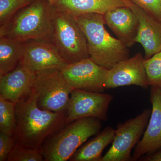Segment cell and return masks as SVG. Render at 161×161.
Listing matches in <instances>:
<instances>
[{
  "mask_svg": "<svg viewBox=\"0 0 161 161\" xmlns=\"http://www.w3.org/2000/svg\"><path fill=\"white\" fill-rule=\"evenodd\" d=\"M16 103L0 97V132L14 136L16 126Z\"/></svg>",
  "mask_w": 161,
  "mask_h": 161,
  "instance_id": "cell-19",
  "label": "cell"
},
{
  "mask_svg": "<svg viewBox=\"0 0 161 161\" xmlns=\"http://www.w3.org/2000/svg\"><path fill=\"white\" fill-rule=\"evenodd\" d=\"M31 1H34V0H31ZM47 1H48L50 3H52L53 2L55 1V0H47Z\"/></svg>",
  "mask_w": 161,
  "mask_h": 161,
  "instance_id": "cell-26",
  "label": "cell"
},
{
  "mask_svg": "<svg viewBox=\"0 0 161 161\" xmlns=\"http://www.w3.org/2000/svg\"><path fill=\"white\" fill-rule=\"evenodd\" d=\"M101 121L94 117H86L67 124L42 144L40 150L44 161L69 160L81 145L100 132Z\"/></svg>",
  "mask_w": 161,
  "mask_h": 161,
  "instance_id": "cell-4",
  "label": "cell"
},
{
  "mask_svg": "<svg viewBox=\"0 0 161 161\" xmlns=\"http://www.w3.org/2000/svg\"><path fill=\"white\" fill-rule=\"evenodd\" d=\"M151 113V109H145L134 118L119 123L112 146L100 161H132V150L143 135Z\"/></svg>",
  "mask_w": 161,
  "mask_h": 161,
  "instance_id": "cell-7",
  "label": "cell"
},
{
  "mask_svg": "<svg viewBox=\"0 0 161 161\" xmlns=\"http://www.w3.org/2000/svg\"><path fill=\"white\" fill-rule=\"evenodd\" d=\"M141 9L161 21V0H132Z\"/></svg>",
  "mask_w": 161,
  "mask_h": 161,
  "instance_id": "cell-23",
  "label": "cell"
},
{
  "mask_svg": "<svg viewBox=\"0 0 161 161\" xmlns=\"http://www.w3.org/2000/svg\"><path fill=\"white\" fill-rule=\"evenodd\" d=\"M141 161H161V149L152 154L144 156L140 158Z\"/></svg>",
  "mask_w": 161,
  "mask_h": 161,
  "instance_id": "cell-25",
  "label": "cell"
},
{
  "mask_svg": "<svg viewBox=\"0 0 161 161\" xmlns=\"http://www.w3.org/2000/svg\"><path fill=\"white\" fill-rule=\"evenodd\" d=\"M128 6L138 18L139 26L136 43H140L145 50L144 59H149L161 51V21L148 14L132 1Z\"/></svg>",
  "mask_w": 161,
  "mask_h": 161,
  "instance_id": "cell-14",
  "label": "cell"
},
{
  "mask_svg": "<svg viewBox=\"0 0 161 161\" xmlns=\"http://www.w3.org/2000/svg\"><path fill=\"white\" fill-rule=\"evenodd\" d=\"M55 9L47 0H34L0 26V37L52 42Z\"/></svg>",
  "mask_w": 161,
  "mask_h": 161,
  "instance_id": "cell-2",
  "label": "cell"
},
{
  "mask_svg": "<svg viewBox=\"0 0 161 161\" xmlns=\"http://www.w3.org/2000/svg\"><path fill=\"white\" fill-rule=\"evenodd\" d=\"M148 84L161 88V51L144 60Z\"/></svg>",
  "mask_w": 161,
  "mask_h": 161,
  "instance_id": "cell-20",
  "label": "cell"
},
{
  "mask_svg": "<svg viewBox=\"0 0 161 161\" xmlns=\"http://www.w3.org/2000/svg\"><path fill=\"white\" fill-rule=\"evenodd\" d=\"M52 43L67 63L90 58L86 37L75 18L55 9Z\"/></svg>",
  "mask_w": 161,
  "mask_h": 161,
  "instance_id": "cell-5",
  "label": "cell"
},
{
  "mask_svg": "<svg viewBox=\"0 0 161 161\" xmlns=\"http://www.w3.org/2000/svg\"><path fill=\"white\" fill-rule=\"evenodd\" d=\"M21 61L26 69L36 76L53 70H61L68 64L52 42L34 40L24 42Z\"/></svg>",
  "mask_w": 161,
  "mask_h": 161,
  "instance_id": "cell-10",
  "label": "cell"
},
{
  "mask_svg": "<svg viewBox=\"0 0 161 161\" xmlns=\"http://www.w3.org/2000/svg\"><path fill=\"white\" fill-rule=\"evenodd\" d=\"M15 145L14 136L0 132V161H7L9 153Z\"/></svg>",
  "mask_w": 161,
  "mask_h": 161,
  "instance_id": "cell-24",
  "label": "cell"
},
{
  "mask_svg": "<svg viewBox=\"0 0 161 161\" xmlns=\"http://www.w3.org/2000/svg\"><path fill=\"white\" fill-rule=\"evenodd\" d=\"M51 4L57 10L74 17L90 14L104 15L114 8L128 6V0H55Z\"/></svg>",
  "mask_w": 161,
  "mask_h": 161,
  "instance_id": "cell-16",
  "label": "cell"
},
{
  "mask_svg": "<svg viewBox=\"0 0 161 161\" xmlns=\"http://www.w3.org/2000/svg\"><path fill=\"white\" fill-rule=\"evenodd\" d=\"M144 60L142 55L138 53L132 58L121 60L108 69L105 80L106 89L130 85L148 88Z\"/></svg>",
  "mask_w": 161,
  "mask_h": 161,
  "instance_id": "cell-11",
  "label": "cell"
},
{
  "mask_svg": "<svg viewBox=\"0 0 161 161\" xmlns=\"http://www.w3.org/2000/svg\"><path fill=\"white\" fill-rule=\"evenodd\" d=\"M16 116L15 144L35 149H40L47 139L67 125L66 112L41 109L33 91L16 103Z\"/></svg>",
  "mask_w": 161,
  "mask_h": 161,
  "instance_id": "cell-1",
  "label": "cell"
},
{
  "mask_svg": "<svg viewBox=\"0 0 161 161\" xmlns=\"http://www.w3.org/2000/svg\"><path fill=\"white\" fill-rule=\"evenodd\" d=\"M7 161H43L44 157L40 149L16 144L9 153Z\"/></svg>",
  "mask_w": 161,
  "mask_h": 161,
  "instance_id": "cell-21",
  "label": "cell"
},
{
  "mask_svg": "<svg viewBox=\"0 0 161 161\" xmlns=\"http://www.w3.org/2000/svg\"><path fill=\"white\" fill-rule=\"evenodd\" d=\"M113 99L110 94L73 90L66 110V124L86 117L107 121L108 110Z\"/></svg>",
  "mask_w": 161,
  "mask_h": 161,
  "instance_id": "cell-8",
  "label": "cell"
},
{
  "mask_svg": "<svg viewBox=\"0 0 161 161\" xmlns=\"http://www.w3.org/2000/svg\"><path fill=\"white\" fill-rule=\"evenodd\" d=\"M73 90L60 70L36 75L33 87L39 108L54 112H66Z\"/></svg>",
  "mask_w": 161,
  "mask_h": 161,
  "instance_id": "cell-6",
  "label": "cell"
},
{
  "mask_svg": "<svg viewBox=\"0 0 161 161\" xmlns=\"http://www.w3.org/2000/svg\"><path fill=\"white\" fill-rule=\"evenodd\" d=\"M108 70L90 58L67 64L60 70L64 79L74 89L101 93L106 90L104 83Z\"/></svg>",
  "mask_w": 161,
  "mask_h": 161,
  "instance_id": "cell-9",
  "label": "cell"
},
{
  "mask_svg": "<svg viewBox=\"0 0 161 161\" xmlns=\"http://www.w3.org/2000/svg\"><path fill=\"white\" fill-rule=\"evenodd\" d=\"M36 77L20 61L14 69L0 76V97L15 103L26 99L32 92Z\"/></svg>",
  "mask_w": 161,
  "mask_h": 161,
  "instance_id": "cell-13",
  "label": "cell"
},
{
  "mask_svg": "<svg viewBox=\"0 0 161 161\" xmlns=\"http://www.w3.org/2000/svg\"><path fill=\"white\" fill-rule=\"evenodd\" d=\"M105 24L128 47L136 43L139 22L137 16L129 6L117 7L103 15Z\"/></svg>",
  "mask_w": 161,
  "mask_h": 161,
  "instance_id": "cell-15",
  "label": "cell"
},
{
  "mask_svg": "<svg viewBox=\"0 0 161 161\" xmlns=\"http://www.w3.org/2000/svg\"><path fill=\"white\" fill-rule=\"evenodd\" d=\"M31 0H0V26L6 23Z\"/></svg>",
  "mask_w": 161,
  "mask_h": 161,
  "instance_id": "cell-22",
  "label": "cell"
},
{
  "mask_svg": "<svg viewBox=\"0 0 161 161\" xmlns=\"http://www.w3.org/2000/svg\"><path fill=\"white\" fill-rule=\"evenodd\" d=\"M150 101L152 109L150 119L142 139L134 147L132 161L161 149V88L151 86Z\"/></svg>",
  "mask_w": 161,
  "mask_h": 161,
  "instance_id": "cell-12",
  "label": "cell"
},
{
  "mask_svg": "<svg viewBox=\"0 0 161 161\" xmlns=\"http://www.w3.org/2000/svg\"><path fill=\"white\" fill-rule=\"evenodd\" d=\"M24 42L0 37V76L14 69L23 58Z\"/></svg>",
  "mask_w": 161,
  "mask_h": 161,
  "instance_id": "cell-18",
  "label": "cell"
},
{
  "mask_svg": "<svg viewBox=\"0 0 161 161\" xmlns=\"http://www.w3.org/2000/svg\"><path fill=\"white\" fill-rule=\"evenodd\" d=\"M75 18L86 37L90 59L95 63L109 69L129 58V47L106 29L103 15L90 14Z\"/></svg>",
  "mask_w": 161,
  "mask_h": 161,
  "instance_id": "cell-3",
  "label": "cell"
},
{
  "mask_svg": "<svg viewBox=\"0 0 161 161\" xmlns=\"http://www.w3.org/2000/svg\"><path fill=\"white\" fill-rule=\"evenodd\" d=\"M115 135V130L112 127H106L94 138L83 145L76 150L71 161H100L102 153L107 146L112 143Z\"/></svg>",
  "mask_w": 161,
  "mask_h": 161,
  "instance_id": "cell-17",
  "label": "cell"
}]
</instances>
